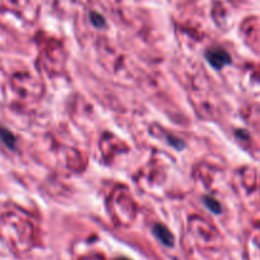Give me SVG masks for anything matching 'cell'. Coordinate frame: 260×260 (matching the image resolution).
Wrapping results in <instances>:
<instances>
[{"instance_id": "obj_1", "label": "cell", "mask_w": 260, "mask_h": 260, "mask_svg": "<svg viewBox=\"0 0 260 260\" xmlns=\"http://www.w3.org/2000/svg\"><path fill=\"white\" fill-rule=\"evenodd\" d=\"M206 60L211 66L216 70H221L225 66L231 64V56L227 51H225L221 47H213L206 52Z\"/></svg>"}, {"instance_id": "obj_2", "label": "cell", "mask_w": 260, "mask_h": 260, "mask_svg": "<svg viewBox=\"0 0 260 260\" xmlns=\"http://www.w3.org/2000/svg\"><path fill=\"white\" fill-rule=\"evenodd\" d=\"M152 233H154V235H155L165 246H169V248H170V246L174 245V236L171 235L169 229H167L166 226H164V225H161V223L154 225Z\"/></svg>"}, {"instance_id": "obj_3", "label": "cell", "mask_w": 260, "mask_h": 260, "mask_svg": "<svg viewBox=\"0 0 260 260\" xmlns=\"http://www.w3.org/2000/svg\"><path fill=\"white\" fill-rule=\"evenodd\" d=\"M0 140L3 141L4 145H5L6 147H9L10 150H16V145H17L16 136H14L9 130H6V128H0Z\"/></svg>"}, {"instance_id": "obj_4", "label": "cell", "mask_w": 260, "mask_h": 260, "mask_svg": "<svg viewBox=\"0 0 260 260\" xmlns=\"http://www.w3.org/2000/svg\"><path fill=\"white\" fill-rule=\"evenodd\" d=\"M203 201H205L206 207H207L211 212H213V213L216 214L221 213V205L216 201V199L212 198V197H205Z\"/></svg>"}, {"instance_id": "obj_5", "label": "cell", "mask_w": 260, "mask_h": 260, "mask_svg": "<svg viewBox=\"0 0 260 260\" xmlns=\"http://www.w3.org/2000/svg\"><path fill=\"white\" fill-rule=\"evenodd\" d=\"M92 23H93L95 27H104L105 22L104 18L99 14H96V13H92Z\"/></svg>"}, {"instance_id": "obj_6", "label": "cell", "mask_w": 260, "mask_h": 260, "mask_svg": "<svg viewBox=\"0 0 260 260\" xmlns=\"http://www.w3.org/2000/svg\"><path fill=\"white\" fill-rule=\"evenodd\" d=\"M167 141H169V143H170V145H173L177 150H180V149H183V147H184V142H183L180 139H178V137L167 136Z\"/></svg>"}, {"instance_id": "obj_7", "label": "cell", "mask_w": 260, "mask_h": 260, "mask_svg": "<svg viewBox=\"0 0 260 260\" xmlns=\"http://www.w3.org/2000/svg\"><path fill=\"white\" fill-rule=\"evenodd\" d=\"M117 260H130V259H127V258H119V259Z\"/></svg>"}]
</instances>
